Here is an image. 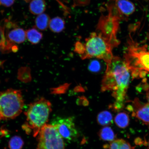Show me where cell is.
<instances>
[{
  "label": "cell",
  "mask_w": 149,
  "mask_h": 149,
  "mask_svg": "<svg viewBox=\"0 0 149 149\" xmlns=\"http://www.w3.org/2000/svg\"><path fill=\"white\" fill-rule=\"evenodd\" d=\"M127 109L132 111V116L136 117L147 125H149V103L141 102L138 98L132 102Z\"/></svg>",
  "instance_id": "9"
},
{
  "label": "cell",
  "mask_w": 149,
  "mask_h": 149,
  "mask_svg": "<svg viewBox=\"0 0 149 149\" xmlns=\"http://www.w3.org/2000/svg\"><path fill=\"white\" fill-rule=\"evenodd\" d=\"M24 144L22 138L18 136H13L9 140L8 147L9 149H22Z\"/></svg>",
  "instance_id": "19"
},
{
  "label": "cell",
  "mask_w": 149,
  "mask_h": 149,
  "mask_svg": "<svg viewBox=\"0 0 149 149\" xmlns=\"http://www.w3.org/2000/svg\"><path fill=\"white\" fill-rule=\"evenodd\" d=\"M107 65L101 90L111 92L115 100L112 108L115 111H120L126 102L131 74L124 59L118 56H113L111 62Z\"/></svg>",
  "instance_id": "1"
},
{
  "label": "cell",
  "mask_w": 149,
  "mask_h": 149,
  "mask_svg": "<svg viewBox=\"0 0 149 149\" xmlns=\"http://www.w3.org/2000/svg\"><path fill=\"white\" fill-rule=\"evenodd\" d=\"M101 68V64L99 61L97 60L91 61L88 65L89 70L92 72H99Z\"/></svg>",
  "instance_id": "20"
},
{
  "label": "cell",
  "mask_w": 149,
  "mask_h": 149,
  "mask_svg": "<svg viewBox=\"0 0 149 149\" xmlns=\"http://www.w3.org/2000/svg\"><path fill=\"white\" fill-rule=\"evenodd\" d=\"M115 124L119 127L124 128L129 125L130 118L126 112H121L117 114L114 118Z\"/></svg>",
  "instance_id": "16"
},
{
  "label": "cell",
  "mask_w": 149,
  "mask_h": 149,
  "mask_svg": "<svg viewBox=\"0 0 149 149\" xmlns=\"http://www.w3.org/2000/svg\"><path fill=\"white\" fill-rule=\"evenodd\" d=\"M113 48L110 41L101 33L93 32L84 43H76L74 51L83 59L95 58L102 59L107 64L113 58Z\"/></svg>",
  "instance_id": "2"
},
{
  "label": "cell",
  "mask_w": 149,
  "mask_h": 149,
  "mask_svg": "<svg viewBox=\"0 0 149 149\" xmlns=\"http://www.w3.org/2000/svg\"><path fill=\"white\" fill-rule=\"evenodd\" d=\"M1 26L4 32L6 40L9 42L13 44H20L25 41L26 38V31L19 27L15 22L6 19Z\"/></svg>",
  "instance_id": "8"
},
{
  "label": "cell",
  "mask_w": 149,
  "mask_h": 149,
  "mask_svg": "<svg viewBox=\"0 0 149 149\" xmlns=\"http://www.w3.org/2000/svg\"><path fill=\"white\" fill-rule=\"evenodd\" d=\"M52 111L51 102L43 97L31 102L25 113L26 122L22 126L23 129L28 134L32 133L33 136H37L48 122Z\"/></svg>",
  "instance_id": "4"
},
{
  "label": "cell",
  "mask_w": 149,
  "mask_h": 149,
  "mask_svg": "<svg viewBox=\"0 0 149 149\" xmlns=\"http://www.w3.org/2000/svg\"><path fill=\"white\" fill-rule=\"evenodd\" d=\"M15 0H0V6L8 7L13 5Z\"/></svg>",
  "instance_id": "21"
},
{
  "label": "cell",
  "mask_w": 149,
  "mask_h": 149,
  "mask_svg": "<svg viewBox=\"0 0 149 149\" xmlns=\"http://www.w3.org/2000/svg\"><path fill=\"white\" fill-rule=\"evenodd\" d=\"M145 88H146V97L147 100L148 102V103H149V86L148 85H146V86H145Z\"/></svg>",
  "instance_id": "22"
},
{
  "label": "cell",
  "mask_w": 149,
  "mask_h": 149,
  "mask_svg": "<svg viewBox=\"0 0 149 149\" xmlns=\"http://www.w3.org/2000/svg\"><path fill=\"white\" fill-rule=\"evenodd\" d=\"M97 120L100 125L107 126L113 123L112 115L109 111H103L97 115Z\"/></svg>",
  "instance_id": "15"
},
{
  "label": "cell",
  "mask_w": 149,
  "mask_h": 149,
  "mask_svg": "<svg viewBox=\"0 0 149 149\" xmlns=\"http://www.w3.org/2000/svg\"><path fill=\"white\" fill-rule=\"evenodd\" d=\"M100 138L105 141H112L115 139L116 135L111 128L107 126L102 128L98 133Z\"/></svg>",
  "instance_id": "17"
},
{
  "label": "cell",
  "mask_w": 149,
  "mask_h": 149,
  "mask_svg": "<svg viewBox=\"0 0 149 149\" xmlns=\"http://www.w3.org/2000/svg\"><path fill=\"white\" fill-rule=\"evenodd\" d=\"M24 1L26 2H29L31 1V0H24Z\"/></svg>",
  "instance_id": "23"
},
{
  "label": "cell",
  "mask_w": 149,
  "mask_h": 149,
  "mask_svg": "<svg viewBox=\"0 0 149 149\" xmlns=\"http://www.w3.org/2000/svg\"><path fill=\"white\" fill-rule=\"evenodd\" d=\"M37 136L36 149H65L63 138L52 124L45 125Z\"/></svg>",
  "instance_id": "6"
},
{
  "label": "cell",
  "mask_w": 149,
  "mask_h": 149,
  "mask_svg": "<svg viewBox=\"0 0 149 149\" xmlns=\"http://www.w3.org/2000/svg\"><path fill=\"white\" fill-rule=\"evenodd\" d=\"M26 32L28 40L33 45L38 44L43 37L42 33L35 27L27 30Z\"/></svg>",
  "instance_id": "13"
},
{
  "label": "cell",
  "mask_w": 149,
  "mask_h": 149,
  "mask_svg": "<svg viewBox=\"0 0 149 149\" xmlns=\"http://www.w3.org/2000/svg\"><path fill=\"white\" fill-rule=\"evenodd\" d=\"M51 19L48 15L42 13L37 16L35 19V27L41 31H45L49 27Z\"/></svg>",
  "instance_id": "12"
},
{
  "label": "cell",
  "mask_w": 149,
  "mask_h": 149,
  "mask_svg": "<svg viewBox=\"0 0 149 149\" xmlns=\"http://www.w3.org/2000/svg\"><path fill=\"white\" fill-rule=\"evenodd\" d=\"M24 104L21 91L10 88L0 92V120L16 118L22 112Z\"/></svg>",
  "instance_id": "5"
},
{
  "label": "cell",
  "mask_w": 149,
  "mask_h": 149,
  "mask_svg": "<svg viewBox=\"0 0 149 149\" xmlns=\"http://www.w3.org/2000/svg\"><path fill=\"white\" fill-rule=\"evenodd\" d=\"M51 124L54 127L63 139L71 141L77 137V130L71 117H57L52 121Z\"/></svg>",
  "instance_id": "7"
},
{
  "label": "cell",
  "mask_w": 149,
  "mask_h": 149,
  "mask_svg": "<svg viewBox=\"0 0 149 149\" xmlns=\"http://www.w3.org/2000/svg\"><path fill=\"white\" fill-rule=\"evenodd\" d=\"M65 26L64 20L59 17H56L51 19L49 27L52 32L59 33L64 30Z\"/></svg>",
  "instance_id": "14"
},
{
  "label": "cell",
  "mask_w": 149,
  "mask_h": 149,
  "mask_svg": "<svg viewBox=\"0 0 149 149\" xmlns=\"http://www.w3.org/2000/svg\"><path fill=\"white\" fill-rule=\"evenodd\" d=\"M124 60L132 77L141 79L149 75V47L129 41L125 51Z\"/></svg>",
  "instance_id": "3"
},
{
  "label": "cell",
  "mask_w": 149,
  "mask_h": 149,
  "mask_svg": "<svg viewBox=\"0 0 149 149\" xmlns=\"http://www.w3.org/2000/svg\"><path fill=\"white\" fill-rule=\"evenodd\" d=\"M109 149H132V148L128 141L119 139H115L111 142Z\"/></svg>",
  "instance_id": "18"
},
{
  "label": "cell",
  "mask_w": 149,
  "mask_h": 149,
  "mask_svg": "<svg viewBox=\"0 0 149 149\" xmlns=\"http://www.w3.org/2000/svg\"><path fill=\"white\" fill-rule=\"evenodd\" d=\"M148 149H149V143H148Z\"/></svg>",
  "instance_id": "24"
},
{
  "label": "cell",
  "mask_w": 149,
  "mask_h": 149,
  "mask_svg": "<svg viewBox=\"0 0 149 149\" xmlns=\"http://www.w3.org/2000/svg\"><path fill=\"white\" fill-rule=\"evenodd\" d=\"M46 3L45 0H31L29 5V10L34 15L43 13L46 9Z\"/></svg>",
  "instance_id": "11"
},
{
  "label": "cell",
  "mask_w": 149,
  "mask_h": 149,
  "mask_svg": "<svg viewBox=\"0 0 149 149\" xmlns=\"http://www.w3.org/2000/svg\"><path fill=\"white\" fill-rule=\"evenodd\" d=\"M115 6L116 12L109 11L120 19L131 15L135 10V5L130 0H115Z\"/></svg>",
  "instance_id": "10"
}]
</instances>
